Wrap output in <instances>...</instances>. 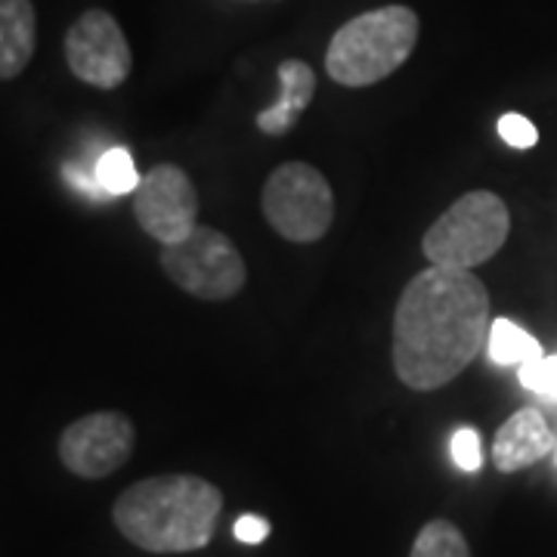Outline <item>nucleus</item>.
<instances>
[{"mask_svg":"<svg viewBox=\"0 0 557 557\" xmlns=\"http://www.w3.org/2000/svg\"><path fill=\"white\" fill-rule=\"evenodd\" d=\"M137 428L124 412L100 409L72 421L60 437V461L84 480L115 474L134 456Z\"/></svg>","mask_w":557,"mask_h":557,"instance_id":"7","label":"nucleus"},{"mask_svg":"<svg viewBox=\"0 0 557 557\" xmlns=\"http://www.w3.org/2000/svg\"><path fill=\"white\" fill-rule=\"evenodd\" d=\"M520 384L539 397L557 399V357H536L520 366Z\"/></svg>","mask_w":557,"mask_h":557,"instance_id":"16","label":"nucleus"},{"mask_svg":"<svg viewBox=\"0 0 557 557\" xmlns=\"http://www.w3.org/2000/svg\"><path fill=\"white\" fill-rule=\"evenodd\" d=\"M223 493L211 480L161 474L131 483L112 508L119 533L152 555H183L211 545Z\"/></svg>","mask_w":557,"mask_h":557,"instance_id":"2","label":"nucleus"},{"mask_svg":"<svg viewBox=\"0 0 557 557\" xmlns=\"http://www.w3.org/2000/svg\"><path fill=\"white\" fill-rule=\"evenodd\" d=\"M453 458L461 471H480L483 449H480V434L474 428H458L453 437Z\"/></svg>","mask_w":557,"mask_h":557,"instance_id":"18","label":"nucleus"},{"mask_svg":"<svg viewBox=\"0 0 557 557\" xmlns=\"http://www.w3.org/2000/svg\"><path fill=\"white\" fill-rule=\"evenodd\" d=\"M38 13L32 0H0V81L20 78L35 57Z\"/></svg>","mask_w":557,"mask_h":557,"instance_id":"12","label":"nucleus"},{"mask_svg":"<svg viewBox=\"0 0 557 557\" xmlns=\"http://www.w3.org/2000/svg\"><path fill=\"white\" fill-rule=\"evenodd\" d=\"M260 208L270 230L295 245L319 242L335 220V193L307 161H285L263 183Z\"/></svg>","mask_w":557,"mask_h":557,"instance_id":"5","label":"nucleus"},{"mask_svg":"<svg viewBox=\"0 0 557 557\" xmlns=\"http://www.w3.org/2000/svg\"><path fill=\"white\" fill-rule=\"evenodd\" d=\"M486 350H490V359L496 366H523L530 359L542 357L539 341L530 332H523L520 325H515L511 319H496L490 325Z\"/></svg>","mask_w":557,"mask_h":557,"instance_id":"13","label":"nucleus"},{"mask_svg":"<svg viewBox=\"0 0 557 557\" xmlns=\"http://www.w3.org/2000/svg\"><path fill=\"white\" fill-rule=\"evenodd\" d=\"M511 233L508 205L490 189H474L461 196L449 211H443L421 239V251L434 267L474 270L493 260Z\"/></svg>","mask_w":557,"mask_h":557,"instance_id":"4","label":"nucleus"},{"mask_svg":"<svg viewBox=\"0 0 557 557\" xmlns=\"http://www.w3.org/2000/svg\"><path fill=\"white\" fill-rule=\"evenodd\" d=\"M233 533H236V539L245 542V545H258V542H263V539L270 536V523L263 518H255V515H242V518L236 520V527H233Z\"/></svg>","mask_w":557,"mask_h":557,"instance_id":"20","label":"nucleus"},{"mask_svg":"<svg viewBox=\"0 0 557 557\" xmlns=\"http://www.w3.org/2000/svg\"><path fill=\"white\" fill-rule=\"evenodd\" d=\"M134 218L161 245L183 242L199 226V193L177 164H156L134 189Z\"/></svg>","mask_w":557,"mask_h":557,"instance_id":"9","label":"nucleus"},{"mask_svg":"<svg viewBox=\"0 0 557 557\" xmlns=\"http://www.w3.org/2000/svg\"><path fill=\"white\" fill-rule=\"evenodd\" d=\"M418 16L409 7H379L341 25L325 50V72L341 87H372L412 57Z\"/></svg>","mask_w":557,"mask_h":557,"instance_id":"3","label":"nucleus"},{"mask_svg":"<svg viewBox=\"0 0 557 557\" xmlns=\"http://www.w3.org/2000/svg\"><path fill=\"white\" fill-rule=\"evenodd\" d=\"M498 137L505 139L511 149H533L539 143V131L530 119H523L518 112H508L498 119Z\"/></svg>","mask_w":557,"mask_h":557,"instance_id":"17","label":"nucleus"},{"mask_svg":"<svg viewBox=\"0 0 557 557\" xmlns=\"http://www.w3.org/2000/svg\"><path fill=\"white\" fill-rule=\"evenodd\" d=\"M278 84H282L278 100L258 115V131H263L267 137H282L285 131H292V124L307 112V106L317 97V72L307 62H282Z\"/></svg>","mask_w":557,"mask_h":557,"instance_id":"11","label":"nucleus"},{"mask_svg":"<svg viewBox=\"0 0 557 557\" xmlns=\"http://www.w3.org/2000/svg\"><path fill=\"white\" fill-rule=\"evenodd\" d=\"M62 174H65V180H69L78 193H84V196H90V199H102V196H106V189H102L100 180H97V168H94V174H87V171H81L78 164H65Z\"/></svg>","mask_w":557,"mask_h":557,"instance_id":"19","label":"nucleus"},{"mask_svg":"<svg viewBox=\"0 0 557 557\" xmlns=\"http://www.w3.org/2000/svg\"><path fill=\"white\" fill-rule=\"evenodd\" d=\"M161 270L180 292L199 300H230L248 282L236 242L214 226H196L183 242L161 245Z\"/></svg>","mask_w":557,"mask_h":557,"instance_id":"6","label":"nucleus"},{"mask_svg":"<svg viewBox=\"0 0 557 557\" xmlns=\"http://www.w3.org/2000/svg\"><path fill=\"white\" fill-rule=\"evenodd\" d=\"M409 557H471V548L456 523L431 520L418 530Z\"/></svg>","mask_w":557,"mask_h":557,"instance_id":"14","label":"nucleus"},{"mask_svg":"<svg viewBox=\"0 0 557 557\" xmlns=\"http://www.w3.org/2000/svg\"><path fill=\"white\" fill-rule=\"evenodd\" d=\"M490 292L474 270L428 267L409 278L394 310V372L431 394L456 381L490 338Z\"/></svg>","mask_w":557,"mask_h":557,"instance_id":"1","label":"nucleus"},{"mask_svg":"<svg viewBox=\"0 0 557 557\" xmlns=\"http://www.w3.org/2000/svg\"><path fill=\"white\" fill-rule=\"evenodd\" d=\"M97 180L106 189V196H127V193L137 189L143 177L137 174L134 156L127 149H121V146H112L97 161Z\"/></svg>","mask_w":557,"mask_h":557,"instance_id":"15","label":"nucleus"},{"mask_svg":"<svg viewBox=\"0 0 557 557\" xmlns=\"http://www.w3.org/2000/svg\"><path fill=\"white\" fill-rule=\"evenodd\" d=\"M555 449V434L548 428L545 416L539 409H518L498 428L496 443H493V461L502 474H515L539 458H545Z\"/></svg>","mask_w":557,"mask_h":557,"instance_id":"10","label":"nucleus"},{"mask_svg":"<svg viewBox=\"0 0 557 557\" xmlns=\"http://www.w3.org/2000/svg\"><path fill=\"white\" fill-rule=\"evenodd\" d=\"M65 62L75 78L100 90L121 87L134 69L131 44L119 20L106 10H87L72 22L65 32Z\"/></svg>","mask_w":557,"mask_h":557,"instance_id":"8","label":"nucleus"}]
</instances>
